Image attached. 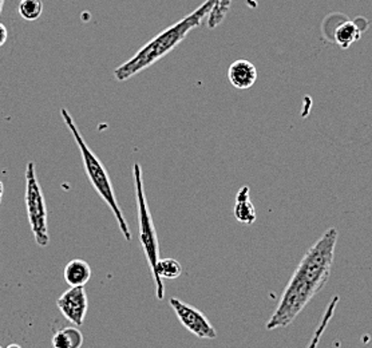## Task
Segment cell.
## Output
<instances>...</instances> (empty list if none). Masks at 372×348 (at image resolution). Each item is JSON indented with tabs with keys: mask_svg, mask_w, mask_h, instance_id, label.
<instances>
[{
	"mask_svg": "<svg viewBox=\"0 0 372 348\" xmlns=\"http://www.w3.org/2000/svg\"><path fill=\"white\" fill-rule=\"evenodd\" d=\"M83 344V335L77 327H66L59 329L53 337L54 348H81Z\"/></svg>",
	"mask_w": 372,
	"mask_h": 348,
	"instance_id": "obj_12",
	"label": "cell"
},
{
	"mask_svg": "<svg viewBox=\"0 0 372 348\" xmlns=\"http://www.w3.org/2000/svg\"><path fill=\"white\" fill-rule=\"evenodd\" d=\"M0 348H3V347H1V346H0Z\"/></svg>",
	"mask_w": 372,
	"mask_h": 348,
	"instance_id": "obj_21",
	"label": "cell"
},
{
	"mask_svg": "<svg viewBox=\"0 0 372 348\" xmlns=\"http://www.w3.org/2000/svg\"><path fill=\"white\" fill-rule=\"evenodd\" d=\"M3 195H4V185H3V181L0 180V204H1V200H3Z\"/></svg>",
	"mask_w": 372,
	"mask_h": 348,
	"instance_id": "obj_18",
	"label": "cell"
},
{
	"mask_svg": "<svg viewBox=\"0 0 372 348\" xmlns=\"http://www.w3.org/2000/svg\"><path fill=\"white\" fill-rule=\"evenodd\" d=\"M215 3L216 0H205L197 10L186 15L184 19L154 36L150 42L141 47V50L137 54L133 55L128 62L115 68V79L120 82L128 81L129 78L137 76L138 73L158 62L165 55L173 51L192 30L200 27L202 21L208 18L209 12L212 11Z\"/></svg>",
	"mask_w": 372,
	"mask_h": 348,
	"instance_id": "obj_2",
	"label": "cell"
},
{
	"mask_svg": "<svg viewBox=\"0 0 372 348\" xmlns=\"http://www.w3.org/2000/svg\"><path fill=\"white\" fill-rule=\"evenodd\" d=\"M6 348H22L19 344H15V343H12V344H10V346H7Z\"/></svg>",
	"mask_w": 372,
	"mask_h": 348,
	"instance_id": "obj_19",
	"label": "cell"
},
{
	"mask_svg": "<svg viewBox=\"0 0 372 348\" xmlns=\"http://www.w3.org/2000/svg\"><path fill=\"white\" fill-rule=\"evenodd\" d=\"M24 203L27 209L29 222L33 230V239L39 247H47L50 244L48 225H47V208L42 188L39 185L35 163H27L26 168V193Z\"/></svg>",
	"mask_w": 372,
	"mask_h": 348,
	"instance_id": "obj_5",
	"label": "cell"
},
{
	"mask_svg": "<svg viewBox=\"0 0 372 348\" xmlns=\"http://www.w3.org/2000/svg\"><path fill=\"white\" fill-rule=\"evenodd\" d=\"M56 305L70 323L76 327L82 326L88 309V295L85 287H70L56 300Z\"/></svg>",
	"mask_w": 372,
	"mask_h": 348,
	"instance_id": "obj_7",
	"label": "cell"
},
{
	"mask_svg": "<svg viewBox=\"0 0 372 348\" xmlns=\"http://www.w3.org/2000/svg\"><path fill=\"white\" fill-rule=\"evenodd\" d=\"M234 218L241 224H247V225H251L257 218L256 209H254V205L249 198V188L248 186H242L236 195Z\"/></svg>",
	"mask_w": 372,
	"mask_h": 348,
	"instance_id": "obj_10",
	"label": "cell"
},
{
	"mask_svg": "<svg viewBox=\"0 0 372 348\" xmlns=\"http://www.w3.org/2000/svg\"><path fill=\"white\" fill-rule=\"evenodd\" d=\"M7 36H9V34H7V29H6V26H4L3 23H0V47H1L3 44H6V41H7Z\"/></svg>",
	"mask_w": 372,
	"mask_h": 348,
	"instance_id": "obj_17",
	"label": "cell"
},
{
	"mask_svg": "<svg viewBox=\"0 0 372 348\" xmlns=\"http://www.w3.org/2000/svg\"><path fill=\"white\" fill-rule=\"evenodd\" d=\"M228 79L237 90H248L257 81V68L247 59H237L229 66Z\"/></svg>",
	"mask_w": 372,
	"mask_h": 348,
	"instance_id": "obj_8",
	"label": "cell"
},
{
	"mask_svg": "<svg viewBox=\"0 0 372 348\" xmlns=\"http://www.w3.org/2000/svg\"><path fill=\"white\" fill-rule=\"evenodd\" d=\"M63 276L70 287H85L91 277V268L86 261L76 259L65 267Z\"/></svg>",
	"mask_w": 372,
	"mask_h": 348,
	"instance_id": "obj_11",
	"label": "cell"
},
{
	"mask_svg": "<svg viewBox=\"0 0 372 348\" xmlns=\"http://www.w3.org/2000/svg\"><path fill=\"white\" fill-rule=\"evenodd\" d=\"M339 300L340 297L338 295L332 297V300L329 302V307H327V309H326L324 315L321 317L318 328H316V331H315V334H314V337L311 339V342H309V344L306 346V348H318L319 343H320V340H321V337H323V334L326 332L329 322H331L332 316L335 314V309H336V305L339 303Z\"/></svg>",
	"mask_w": 372,
	"mask_h": 348,
	"instance_id": "obj_14",
	"label": "cell"
},
{
	"mask_svg": "<svg viewBox=\"0 0 372 348\" xmlns=\"http://www.w3.org/2000/svg\"><path fill=\"white\" fill-rule=\"evenodd\" d=\"M133 174L135 181V196L138 208V225H140V241L143 245L148 264L152 270L153 279L157 277V264L160 261V245L157 239V232L154 228L153 218L146 201L145 188H143V169L138 163L133 166Z\"/></svg>",
	"mask_w": 372,
	"mask_h": 348,
	"instance_id": "obj_4",
	"label": "cell"
},
{
	"mask_svg": "<svg viewBox=\"0 0 372 348\" xmlns=\"http://www.w3.org/2000/svg\"><path fill=\"white\" fill-rule=\"evenodd\" d=\"M3 1L4 0H0V12H1V9H3Z\"/></svg>",
	"mask_w": 372,
	"mask_h": 348,
	"instance_id": "obj_20",
	"label": "cell"
},
{
	"mask_svg": "<svg viewBox=\"0 0 372 348\" xmlns=\"http://www.w3.org/2000/svg\"><path fill=\"white\" fill-rule=\"evenodd\" d=\"M18 12L24 21L33 22L41 18L43 12V1L42 0H21L18 6Z\"/></svg>",
	"mask_w": 372,
	"mask_h": 348,
	"instance_id": "obj_15",
	"label": "cell"
},
{
	"mask_svg": "<svg viewBox=\"0 0 372 348\" xmlns=\"http://www.w3.org/2000/svg\"><path fill=\"white\" fill-rule=\"evenodd\" d=\"M169 304L173 308L175 315L180 319L182 326L185 327L187 331H190L195 337L200 339L217 337V331L215 329V327L210 324L208 319L201 311H198L197 308L186 304L175 297H172L169 300Z\"/></svg>",
	"mask_w": 372,
	"mask_h": 348,
	"instance_id": "obj_6",
	"label": "cell"
},
{
	"mask_svg": "<svg viewBox=\"0 0 372 348\" xmlns=\"http://www.w3.org/2000/svg\"><path fill=\"white\" fill-rule=\"evenodd\" d=\"M230 4L232 0H216L212 11L209 12L207 18L209 29H216L219 23H222L230 10Z\"/></svg>",
	"mask_w": 372,
	"mask_h": 348,
	"instance_id": "obj_16",
	"label": "cell"
},
{
	"mask_svg": "<svg viewBox=\"0 0 372 348\" xmlns=\"http://www.w3.org/2000/svg\"><path fill=\"white\" fill-rule=\"evenodd\" d=\"M61 114H62V118L66 123L67 129L73 134L74 140L77 142L78 149L82 154L83 168H85L86 174H88V181L91 183V185L94 186V189L98 193V196L111 209L114 218H115L118 225H120V232L125 236L126 241H130L132 240V230H130L126 220L123 218L122 209H120V204L117 201V197H115V193H114V188H113V184H111V180H110V175L108 173V170H106V168L103 166V163L99 161L98 157L90 149L88 142L85 141V138L82 137V134L78 129L73 117L70 116V113L63 108V109H61Z\"/></svg>",
	"mask_w": 372,
	"mask_h": 348,
	"instance_id": "obj_3",
	"label": "cell"
},
{
	"mask_svg": "<svg viewBox=\"0 0 372 348\" xmlns=\"http://www.w3.org/2000/svg\"><path fill=\"white\" fill-rule=\"evenodd\" d=\"M336 242L338 229L329 228L306 250L267 323L268 331L285 328L294 323L315 295L329 283Z\"/></svg>",
	"mask_w": 372,
	"mask_h": 348,
	"instance_id": "obj_1",
	"label": "cell"
},
{
	"mask_svg": "<svg viewBox=\"0 0 372 348\" xmlns=\"http://www.w3.org/2000/svg\"><path fill=\"white\" fill-rule=\"evenodd\" d=\"M361 29L353 22H343L335 30V42L340 48L347 50L361 39Z\"/></svg>",
	"mask_w": 372,
	"mask_h": 348,
	"instance_id": "obj_13",
	"label": "cell"
},
{
	"mask_svg": "<svg viewBox=\"0 0 372 348\" xmlns=\"http://www.w3.org/2000/svg\"><path fill=\"white\" fill-rule=\"evenodd\" d=\"M182 273V265L175 259H160L157 264V277L154 280L155 283V295L160 300L164 299L165 288L162 279L173 280L180 277Z\"/></svg>",
	"mask_w": 372,
	"mask_h": 348,
	"instance_id": "obj_9",
	"label": "cell"
}]
</instances>
